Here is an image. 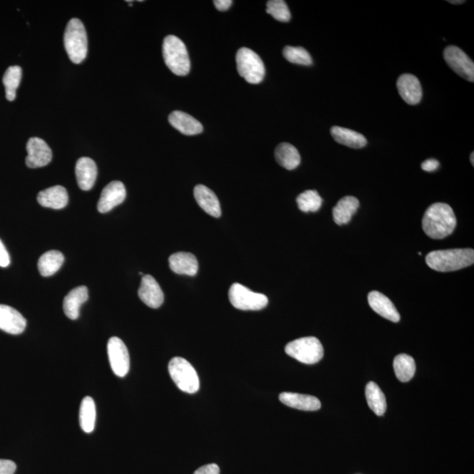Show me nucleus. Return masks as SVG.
Masks as SVG:
<instances>
[{
    "instance_id": "obj_30",
    "label": "nucleus",
    "mask_w": 474,
    "mask_h": 474,
    "mask_svg": "<svg viewBox=\"0 0 474 474\" xmlns=\"http://www.w3.org/2000/svg\"><path fill=\"white\" fill-rule=\"evenodd\" d=\"M80 422L82 430L85 433H92L94 430L96 422V406L92 397H85L82 401L80 412Z\"/></svg>"
},
{
    "instance_id": "obj_20",
    "label": "nucleus",
    "mask_w": 474,
    "mask_h": 474,
    "mask_svg": "<svg viewBox=\"0 0 474 474\" xmlns=\"http://www.w3.org/2000/svg\"><path fill=\"white\" fill-rule=\"evenodd\" d=\"M170 268L180 275L195 276L198 273L199 263L192 253L177 252L169 258Z\"/></svg>"
},
{
    "instance_id": "obj_34",
    "label": "nucleus",
    "mask_w": 474,
    "mask_h": 474,
    "mask_svg": "<svg viewBox=\"0 0 474 474\" xmlns=\"http://www.w3.org/2000/svg\"><path fill=\"white\" fill-rule=\"evenodd\" d=\"M266 13L281 23H288L291 20L289 8L283 0H270L267 2Z\"/></svg>"
},
{
    "instance_id": "obj_38",
    "label": "nucleus",
    "mask_w": 474,
    "mask_h": 474,
    "mask_svg": "<svg viewBox=\"0 0 474 474\" xmlns=\"http://www.w3.org/2000/svg\"><path fill=\"white\" fill-rule=\"evenodd\" d=\"M439 167V162L436 159H428L422 163V169L428 173H432Z\"/></svg>"
},
{
    "instance_id": "obj_26",
    "label": "nucleus",
    "mask_w": 474,
    "mask_h": 474,
    "mask_svg": "<svg viewBox=\"0 0 474 474\" xmlns=\"http://www.w3.org/2000/svg\"><path fill=\"white\" fill-rule=\"evenodd\" d=\"M276 161L287 170H294L301 163V155L294 145L283 142L275 149Z\"/></svg>"
},
{
    "instance_id": "obj_13",
    "label": "nucleus",
    "mask_w": 474,
    "mask_h": 474,
    "mask_svg": "<svg viewBox=\"0 0 474 474\" xmlns=\"http://www.w3.org/2000/svg\"><path fill=\"white\" fill-rule=\"evenodd\" d=\"M138 295L142 301L151 308H160L165 301V295H163L161 287L151 275L142 277Z\"/></svg>"
},
{
    "instance_id": "obj_15",
    "label": "nucleus",
    "mask_w": 474,
    "mask_h": 474,
    "mask_svg": "<svg viewBox=\"0 0 474 474\" xmlns=\"http://www.w3.org/2000/svg\"><path fill=\"white\" fill-rule=\"evenodd\" d=\"M399 94L408 105H416L423 98V89L418 78L412 74H404L398 78Z\"/></svg>"
},
{
    "instance_id": "obj_37",
    "label": "nucleus",
    "mask_w": 474,
    "mask_h": 474,
    "mask_svg": "<svg viewBox=\"0 0 474 474\" xmlns=\"http://www.w3.org/2000/svg\"><path fill=\"white\" fill-rule=\"evenodd\" d=\"M10 265V256L7 249L0 240V267H7Z\"/></svg>"
},
{
    "instance_id": "obj_2",
    "label": "nucleus",
    "mask_w": 474,
    "mask_h": 474,
    "mask_svg": "<svg viewBox=\"0 0 474 474\" xmlns=\"http://www.w3.org/2000/svg\"><path fill=\"white\" fill-rule=\"evenodd\" d=\"M426 263L430 268L436 272H455L473 265L474 251L473 249L434 251L426 256Z\"/></svg>"
},
{
    "instance_id": "obj_24",
    "label": "nucleus",
    "mask_w": 474,
    "mask_h": 474,
    "mask_svg": "<svg viewBox=\"0 0 474 474\" xmlns=\"http://www.w3.org/2000/svg\"><path fill=\"white\" fill-rule=\"evenodd\" d=\"M359 208L358 199L354 196H347L341 199L333 208V218L337 225H344L350 223L352 216Z\"/></svg>"
},
{
    "instance_id": "obj_12",
    "label": "nucleus",
    "mask_w": 474,
    "mask_h": 474,
    "mask_svg": "<svg viewBox=\"0 0 474 474\" xmlns=\"http://www.w3.org/2000/svg\"><path fill=\"white\" fill-rule=\"evenodd\" d=\"M126 196L127 191L123 182H111L103 189L101 199H99L98 203L99 212L106 213L111 211L116 206L123 203Z\"/></svg>"
},
{
    "instance_id": "obj_19",
    "label": "nucleus",
    "mask_w": 474,
    "mask_h": 474,
    "mask_svg": "<svg viewBox=\"0 0 474 474\" xmlns=\"http://www.w3.org/2000/svg\"><path fill=\"white\" fill-rule=\"evenodd\" d=\"M37 201L44 208L62 209L69 202V196L66 189L62 185H55L39 192Z\"/></svg>"
},
{
    "instance_id": "obj_11",
    "label": "nucleus",
    "mask_w": 474,
    "mask_h": 474,
    "mask_svg": "<svg viewBox=\"0 0 474 474\" xmlns=\"http://www.w3.org/2000/svg\"><path fill=\"white\" fill-rule=\"evenodd\" d=\"M27 156L26 165L30 168H41L48 166L52 160V151L44 140L39 137H32L27 144Z\"/></svg>"
},
{
    "instance_id": "obj_23",
    "label": "nucleus",
    "mask_w": 474,
    "mask_h": 474,
    "mask_svg": "<svg viewBox=\"0 0 474 474\" xmlns=\"http://www.w3.org/2000/svg\"><path fill=\"white\" fill-rule=\"evenodd\" d=\"M169 123L174 128L185 135H199L203 131L202 124L187 113L173 112L169 116Z\"/></svg>"
},
{
    "instance_id": "obj_41",
    "label": "nucleus",
    "mask_w": 474,
    "mask_h": 474,
    "mask_svg": "<svg viewBox=\"0 0 474 474\" xmlns=\"http://www.w3.org/2000/svg\"><path fill=\"white\" fill-rule=\"evenodd\" d=\"M473 156H474V153L473 152L472 154H471V158H470V160H471L473 166L474 165Z\"/></svg>"
},
{
    "instance_id": "obj_9",
    "label": "nucleus",
    "mask_w": 474,
    "mask_h": 474,
    "mask_svg": "<svg viewBox=\"0 0 474 474\" xmlns=\"http://www.w3.org/2000/svg\"><path fill=\"white\" fill-rule=\"evenodd\" d=\"M108 354L113 373L120 378L126 376L130 370V358L127 348L123 340L116 337L110 338Z\"/></svg>"
},
{
    "instance_id": "obj_40",
    "label": "nucleus",
    "mask_w": 474,
    "mask_h": 474,
    "mask_svg": "<svg viewBox=\"0 0 474 474\" xmlns=\"http://www.w3.org/2000/svg\"><path fill=\"white\" fill-rule=\"evenodd\" d=\"M449 3L454 4V5H459V4H463L465 3V1H463V0H461V1H448Z\"/></svg>"
},
{
    "instance_id": "obj_10",
    "label": "nucleus",
    "mask_w": 474,
    "mask_h": 474,
    "mask_svg": "<svg viewBox=\"0 0 474 474\" xmlns=\"http://www.w3.org/2000/svg\"><path fill=\"white\" fill-rule=\"evenodd\" d=\"M444 56L448 66L459 76L468 81L473 82L474 63L461 49L458 48L457 46H449L444 49Z\"/></svg>"
},
{
    "instance_id": "obj_18",
    "label": "nucleus",
    "mask_w": 474,
    "mask_h": 474,
    "mask_svg": "<svg viewBox=\"0 0 474 474\" xmlns=\"http://www.w3.org/2000/svg\"><path fill=\"white\" fill-rule=\"evenodd\" d=\"M76 177L78 187L83 191L91 190L97 178L98 169L95 162L90 158H81L76 163Z\"/></svg>"
},
{
    "instance_id": "obj_6",
    "label": "nucleus",
    "mask_w": 474,
    "mask_h": 474,
    "mask_svg": "<svg viewBox=\"0 0 474 474\" xmlns=\"http://www.w3.org/2000/svg\"><path fill=\"white\" fill-rule=\"evenodd\" d=\"M169 373L174 383L185 393L194 394L199 389V379L194 366L180 356L169 363Z\"/></svg>"
},
{
    "instance_id": "obj_8",
    "label": "nucleus",
    "mask_w": 474,
    "mask_h": 474,
    "mask_svg": "<svg viewBox=\"0 0 474 474\" xmlns=\"http://www.w3.org/2000/svg\"><path fill=\"white\" fill-rule=\"evenodd\" d=\"M229 298L235 308L245 311H258L268 305V298L265 294L255 293L239 283H235L230 287Z\"/></svg>"
},
{
    "instance_id": "obj_25",
    "label": "nucleus",
    "mask_w": 474,
    "mask_h": 474,
    "mask_svg": "<svg viewBox=\"0 0 474 474\" xmlns=\"http://www.w3.org/2000/svg\"><path fill=\"white\" fill-rule=\"evenodd\" d=\"M335 141L342 145L347 146L352 149H361L367 144V141L363 135L358 132L348 130L341 127H333L330 130Z\"/></svg>"
},
{
    "instance_id": "obj_39",
    "label": "nucleus",
    "mask_w": 474,
    "mask_h": 474,
    "mask_svg": "<svg viewBox=\"0 0 474 474\" xmlns=\"http://www.w3.org/2000/svg\"><path fill=\"white\" fill-rule=\"evenodd\" d=\"M213 4H215L217 10L223 12V11H227L230 8L233 1L232 0H216V1H213Z\"/></svg>"
},
{
    "instance_id": "obj_22",
    "label": "nucleus",
    "mask_w": 474,
    "mask_h": 474,
    "mask_svg": "<svg viewBox=\"0 0 474 474\" xmlns=\"http://www.w3.org/2000/svg\"><path fill=\"white\" fill-rule=\"evenodd\" d=\"M88 297V288L85 286L74 288L66 295L63 301V311L68 318L77 320L80 317L81 306Z\"/></svg>"
},
{
    "instance_id": "obj_17",
    "label": "nucleus",
    "mask_w": 474,
    "mask_h": 474,
    "mask_svg": "<svg viewBox=\"0 0 474 474\" xmlns=\"http://www.w3.org/2000/svg\"><path fill=\"white\" fill-rule=\"evenodd\" d=\"M194 195L198 205L208 215L216 217V218H219L222 216V208H220L219 199L211 189L203 185H196Z\"/></svg>"
},
{
    "instance_id": "obj_32",
    "label": "nucleus",
    "mask_w": 474,
    "mask_h": 474,
    "mask_svg": "<svg viewBox=\"0 0 474 474\" xmlns=\"http://www.w3.org/2000/svg\"><path fill=\"white\" fill-rule=\"evenodd\" d=\"M299 210L304 213L316 212L323 204V199L318 192L308 190L299 194L297 199Z\"/></svg>"
},
{
    "instance_id": "obj_31",
    "label": "nucleus",
    "mask_w": 474,
    "mask_h": 474,
    "mask_svg": "<svg viewBox=\"0 0 474 474\" xmlns=\"http://www.w3.org/2000/svg\"><path fill=\"white\" fill-rule=\"evenodd\" d=\"M23 70L20 66H11L6 70L3 77V84L6 88L7 101H13L16 98V90L19 87Z\"/></svg>"
},
{
    "instance_id": "obj_36",
    "label": "nucleus",
    "mask_w": 474,
    "mask_h": 474,
    "mask_svg": "<svg viewBox=\"0 0 474 474\" xmlns=\"http://www.w3.org/2000/svg\"><path fill=\"white\" fill-rule=\"evenodd\" d=\"M194 474H220V468L216 464H209L196 470Z\"/></svg>"
},
{
    "instance_id": "obj_14",
    "label": "nucleus",
    "mask_w": 474,
    "mask_h": 474,
    "mask_svg": "<svg viewBox=\"0 0 474 474\" xmlns=\"http://www.w3.org/2000/svg\"><path fill=\"white\" fill-rule=\"evenodd\" d=\"M27 327V320L12 306L0 304V330L12 335H20Z\"/></svg>"
},
{
    "instance_id": "obj_7",
    "label": "nucleus",
    "mask_w": 474,
    "mask_h": 474,
    "mask_svg": "<svg viewBox=\"0 0 474 474\" xmlns=\"http://www.w3.org/2000/svg\"><path fill=\"white\" fill-rule=\"evenodd\" d=\"M238 73L248 83L259 84L266 75V67L260 56L251 49L241 48L236 56Z\"/></svg>"
},
{
    "instance_id": "obj_21",
    "label": "nucleus",
    "mask_w": 474,
    "mask_h": 474,
    "mask_svg": "<svg viewBox=\"0 0 474 474\" xmlns=\"http://www.w3.org/2000/svg\"><path fill=\"white\" fill-rule=\"evenodd\" d=\"M280 401L287 407L299 409L303 411H316L320 408L319 399L311 395L301 394L297 393L280 394Z\"/></svg>"
},
{
    "instance_id": "obj_28",
    "label": "nucleus",
    "mask_w": 474,
    "mask_h": 474,
    "mask_svg": "<svg viewBox=\"0 0 474 474\" xmlns=\"http://www.w3.org/2000/svg\"><path fill=\"white\" fill-rule=\"evenodd\" d=\"M367 404L377 416H382L387 411V400L380 387L375 382H369L366 387Z\"/></svg>"
},
{
    "instance_id": "obj_1",
    "label": "nucleus",
    "mask_w": 474,
    "mask_h": 474,
    "mask_svg": "<svg viewBox=\"0 0 474 474\" xmlns=\"http://www.w3.org/2000/svg\"><path fill=\"white\" fill-rule=\"evenodd\" d=\"M457 219L454 210L445 203H435L426 210L423 218V229L428 237L443 239L454 232Z\"/></svg>"
},
{
    "instance_id": "obj_5",
    "label": "nucleus",
    "mask_w": 474,
    "mask_h": 474,
    "mask_svg": "<svg viewBox=\"0 0 474 474\" xmlns=\"http://www.w3.org/2000/svg\"><path fill=\"white\" fill-rule=\"evenodd\" d=\"M286 354L298 361L313 365L323 359L324 350L318 338L313 337H302L290 342L285 348Z\"/></svg>"
},
{
    "instance_id": "obj_35",
    "label": "nucleus",
    "mask_w": 474,
    "mask_h": 474,
    "mask_svg": "<svg viewBox=\"0 0 474 474\" xmlns=\"http://www.w3.org/2000/svg\"><path fill=\"white\" fill-rule=\"evenodd\" d=\"M16 468L15 463L7 459H0V474H14Z\"/></svg>"
},
{
    "instance_id": "obj_16",
    "label": "nucleus",
    "mask_w": 474,
    "mask_h": 474,
    "mask_svg": "<svg viewBox=\"0 0 474 474\" xmlns=\"http://www.w3.org/2000/svg\"><path fill=\"white\" fill-rule=\"evenodd\" d=\"M368 303L370 308L384 318L394 323H398L401 320L400 313L397 311L394 303L380 292H370L368 294Z\"/></svg>"
},
{
    "instance_id": "obj_4",
    "label": "nucleus",
    "mask_w": 474,
    "mask_h": 474,
    "mask_svg": "<svg viewBox=\"0 0 474 474\" xmlns=\"http://www.w3.org/2000/svg\"><path fill=\"white\" fill-rule=\"evenodd\" d=\"M163 56L167 67L177 76H187L190 73L187 46L175 35H168L163 40Z\"/></svg>"
},
{
    "instance_id": "obj_3",
    "label": "nucleus",
    "mask_w": 474,
    "mask_h": 474,
    "mask_svg": "<svg viewBox=\"0 0 474 474\" xmlns=\"http://www.w3.org/2000/svg\"><path fill=\"white\" fill-rule=\"evenodd\" d=\"M64 48L71 62L78 64L87 58L88 39L83 23L73 18L67 24L63 37Z\"/></svg>"
},
{
    "instance_id": "obj_33",
    "label": "nucleus",
    "mask_w": 474,
    "mask_h": 474,
    "mask_svg": "<svg viewBox=\"0 0 474 474\" xmlns=\"http://www.w3.org/2000/svg\"><path fill=\"white\" fill-rule=\"evenodd\" d=\"M284 58L288 62L299 66H309L313 63L311 56L309 53L302 47H292V46H287L283 51Z\"/></svg>"
},
{
    "instance_id": "obj_29",
    "label": "nucleus",
    "mask_w": 474,
    "mask_h": 474,
    "mask_svg": "<svg viewBox=\"0 0 474 474\" xmlns=\"http://www.w3.org/2000/svg\"><path fill=\"white\" fill-rule=\"evenodd\" d=\"M394 369L395 375L401 382H408L416 373L415 360L407 354L398 355L394 360Z\"/></svg>"
},
{
    "instance_id": "obj_27",
    "label": "nucleus",
    "mask_w": 474,
    "mask_h": 474,
    "mask_svg": "<svg viewBox=\"0 0 474 474\" xmlns=\"http://www.w3.org/2000/svg\"><path fill=\"white\" fill-rule=\"evenodd\" d=\"M64 256L58 251H49L39 258L38 270L44 277L52 276L62 267Z\"/></svg>"
}]
</instances>
